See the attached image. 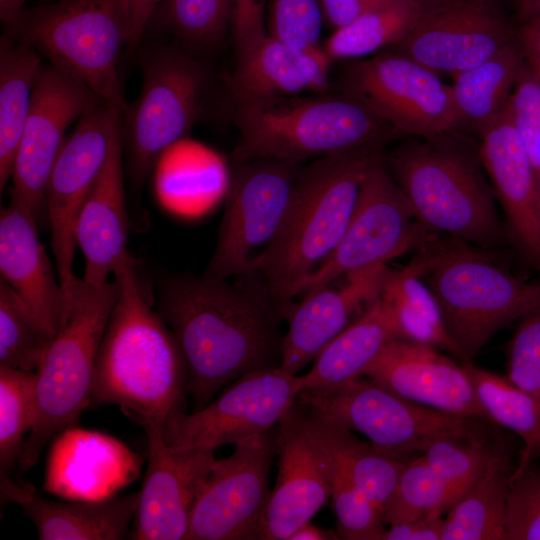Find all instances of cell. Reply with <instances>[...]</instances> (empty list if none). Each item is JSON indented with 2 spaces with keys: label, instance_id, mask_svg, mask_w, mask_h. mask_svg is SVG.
<instances>
[{
  "label": "cell",
  "instance_id": "6da1fadb",
  "mask_svg": "<svg viewBox=\"0 0 540 540\" xmlns=\"http://www.w3.org/2000/svg\"><path fill=\"white\" fill-rule=\"evenodd\" d=\"M226 279L203 275L161 280L154 306L175 334L187 366L186 392L195 410L246 373L280 367L282 309L253 275Z\"/></svg>",
  "mask_w": 540,
  "mask_h": 540
},
{
  "label": "cell",
  "instance_id": "7a4b0ae2",
  "mask_svg": "<svg viewBox=\"0 0 540 540\" xmlns=\"http://www.w3.org/2000/svg\"><path fill=\"white\" fill-rule=\"evenodd\" d=\"M113 276L119 293L98 348L91 403L119 406L144 430L163 429L186 392V361L134 257Z\"/></svg>",
  "mask_w": 540,
  "mask_h": 540
},
{
  "label": "cell",
  "instance_id": "3957f363",
  "mask_svg": "<svg viewBox=\"0 0 540 540\" xmlns=\"http://www.w3.org/2000/svg\"><path fill=\"white\" fill-rule=\"evenodd\" d=\"M418 222L431 234L495 250L508 239L479 142L448 131L408 140L384 156Z\"/></svg>",
  "mask_w": 540,
  "mask_h": 540
},
{
  "label": "cell",
  "instance_id": "277c9868",
  "mask_svg": "<svg viewBox=\"0 0 540 540\" xmlns=\"http://www.w3.org/2000/svg\"><path fill=\"white\" fill-rule=\"evenodd\" d=\"M382 149L336 153L300 169L282 227L252 273L283 315L293 303L297 285L315 273L341 241L364 177Z\"/></svg>",
  "mask_w": 540,
  "mask_h": 540
},
{
  "label": "cell",
  "instance_id": "5b68a950",
  "mask_svg": "<svg viewBox=\"0 0 540 540\" xmlns=\"http://www.w3.org/2000/svg\"><path fill=\"white\" fill-rule=\"evenodd\" d=\"M467 245L429 240L411 261L435 297L463 363L499 330L540 310L539 284L515 277Z\"/></svg>",
  "mask_w": 540,
  "mask_h": 540
},
{
  "label": "cell",
  "instance_id": "8992f818",
  "mask_svg": "<svg viewBox=\"0 0 540 540\" xmlns=\"http://www.w3.org/2000/svg\"><path fill=\"white\" fill-rule=\"evenodd\" d=\"M237 163L310 158L381 146L402 136L358 100L342 94L298 96L237 103Z\"/></svg>",
  "mask_w": 540,
  "mask_h": 540
},
{
  "label": "cell",
  "instance_id": "52a82bcc",
  "mask_svg": "<svg viewBox=\"0 0 540 540\" xmlns=\"http://www.w3.org/2000/svg\"><path fill=\"white\" fill-rule=\"evenodd\" d=\"M119 284L101 286L76 278L66 320L50 341L36 371V414L18 459L22 472L33 467L45 446L76 427L91 404L95 361Z\"/></svg>",
  "mask_w": 540,
  "mask_h": 540
},
{
  "label": "cell",
  "instance_id": "ba28073f",
  "mask_svg": "<svg viewBox=\"0 0 540 540\" xmlns=\"http://www.w3.org/2000/svg\"><path fill=\"white\" fill-rule=\"evenodd\" d=\"M6 26L11 37L125 111L117 63L131 36L122 0H57L25 8Z\"/></svg>",
  "mask_w": 540,
  "mask_h": 540
},
{
  "label": "cell",
  "instance_id": "9c48e42d",
  "mask_svg": "<svg viewBox=\"0 0 540 540\" xmlns=\"http://www.w3.org/2000/svg\"><path fill=\"white\" fill-rule=\"evenodd\" d=\"M297 399L364 435L376 449L401 457L423 452L440 439L488 438L487 424L491 423L409 401L365 376L334 388L302 390Z\"/></svg>",
  "mask_w": 540,
  "mask_h": 540
},
{
  "label": "cell",
  "instance_id": "30bf717a",
  "mask_svg": "<svg viewBox=\"0 0 540 540\" xmlns=\"http://www.w3.org/2000/svg\"><path fill=\"white\" fill-rule=\"evenodd\" d=\"M141 68L140 93L122 118V143L136 189L159 157L188 135L201 113L206 84L198 63L167 46L143 51Z\"/></svg>",
  "mask_w": 540,
  "mask_h": 540
},
{
  "label": "cell",
  "instance_id": "8fae6325",
  "mask_svg": "<svg viewBox=\"0 0 540 540\" xmlns=\"http://www.w3.org/2000/svg\"><path fill=\"white\" fill-rule=\"evenodd\" d=\"M432 236L416 219L382 153L364 177L341 241L327 261L297 285L294 299L352 272L419 250Z\"/></svg>",
  "mask_w": 540,
  "mask_h": 540
},
{
  "label": "cell",
  "instance_id": "7c38bea8",
  "mask_svg": "<svg viewBox=\"0 0 540 540\" xmlns=\"http://www.w3.org/2000/svg\"><path fill=\"white\" fill-rule=\"evenodd\" d=\"M214 253L205 275H252L276 239L294 192L299 163L266 159L238 163Z\"/></svg>",
  "mask_w": 540,
  "mask_h": 540
},
{
  "label": "cell",
  "instance_id": "4fadbf2b",
  "mask_svg": "<svg viewBox=\"0 0 540 540\" xmlns=\"http://www.w3.org/2000/svg\"><path fill=\"white\" fill-rule=\"evenodd\" d=\"M122 118L119 105L94 94L65 138L47 181L45 203L51 246L68 310L76 279L72 271L76 219L122 128Z\"/></svg>",
  "mask_w": 540,
  "mask_h": 540
},
{
  "label": "cell",
  "instance_id": "5bb4252c",
  "mask_svg": "<svg viewBox=\"0 0 540 540\" xmlns=\"http://www.w3.org/2000/svg\"><path fill=\"white\" fill-rule=\"evenodd\" d=\"M344 94L358 100L402 136L430 138L457 130L451 87L438 74L387 51L347 66Z\"/></svg>",
  "mask_w": 540,
  "mask_h": 540
},
{
  "label": "cell",
  "instance_id": "9a60e30c",
  "mask_svg": "<svg viewBox=\"0 0 540 540\" xmlns=\"http://www.w3.org/2000/svg\"><path fill=\"white\" fill-rule=\"evenodd\" d=\"M299 376L280 367L258 369L229 384L205 407L185 413L178 406L163 428L172 449L215 450L277 427L299 394Z\"/></svg>",
  "mask_w": 540,
  "mask_h": 540
},
{
  "label": "cell",
  "instance_id": "2e32d148",
  "mask_svg": "<svg viewBox=\"0 0 540 540\" xmlns=\"http://www.w3.org/2000/svg\"><path fill=\"white\" fill-rule=\"evenodd\" d=\"M278 429L244 439L216 460L193 504L185 540L259 539Z\"/></svg>",
  "mask_w": 540,
  "mask_h": 540
},
{
  "label": "cell",
  "instance_id": "e0dca14e",
  "mask_svg": "<svg viewBox=\"0 0 540 540\" xmlns=\"http://www.w3.org/2000/svg\"><path fill=\"white\" fill-rule=\"evenodd\" d=\"M517 33L495 0H443L389 51L453 77L488 59Z\"/></svg>",
  "mask_w": 540,
  "mask_h": 540
},
{
  "label": "cell",
  "instance_id": "ac0fdd59",
  "mask_svg": "<svg viewBox=\"0 0 540 540\" xmlns=\"http://www.w3.org/2000/svg\"><path fill=\"white\" fill-rule=\"evenodd\" d=\"M93 95L80 80L42 63L14 164L10 196L26 204L37 223L46 213L45 189L66 130L80 118Z\"/></svg>",
  "mask_w": 540,
  "mask_h": 540
},
{
  "label": "cell",
  "instance_id": "d6986e66",
  "mask_svg": "<svg viewBox=\"0 0 540 540\" xmlns=\"http://www.w3.org/2000/svg\"><path fill=\"white\" fill-rule=\"evenodd\" d=\"M145 432L148 466L130 538L185 540L193 504L216 461L214 450L172 449L164 441L163 429Z\"/></svg>",
  "mask_w": 540,
  "mask_h": 540
},
{
  "label": "cell",
  "instance_id": "ffe728a7",
  "mask_svg": "<svg viewBox=\"0 0 540 540\" xmlns=\"http://www.w3.org/2000/svg\"><path fill=\"white\" fill-rule=\"evenodd\" d=\"M479 137L481 160L504 213L509 241L540 270V183L528 150L505 109Z\"/></svg>",
  "mask_w": 540,
  "mask_h": 540
},
{
  "label": "cell",
  "instance_id": "44dd1931",
  "mask_svg": "<svg viewBox=\"0 0 540 540\" xmlns=\"http://www.w3.org/2000/svg\"><path fill=\"white\" fill-rule=\"evenodd\" d=\"M438 350L425 344L393 339L362 376L420 405L491 422L476 396L465 365Z\"/></svg>",
  "mask_w": 540,
  "mask_h": 540
},
{
  "label": "cell",
  "instance_id": "7402d4cb",
  "mask_svg": "<svg viewBox=\"0 0 540 540\" xmlns=\"http://www.w3.org/2000/svg\"><path fill=\"white\" fill-rule=\"evenodd\" d=\"M278 456L259 540H288L331 498L328 459L303 427L296 401L278 425Z\"/></svg>",
  "mask_w": 540,
  "mask_h": 540
},
{
  "label": "cell",
  "instance_id": "603a6c76",
  "mask_svg": "<svg viewBox=\"0 0 540 540\" xmlns=\"http://www.w3.org/2000/svg\"><path fill=\"white\" fill-rule=\"evenodd\" d=\"M31 209L10 197L0 215V273L37 322L53 338L68 314V304L38 235Z\"/></svg>",
  "mask_w": 540,
  "mask_h": 540
},
{
  "label": "cell",
  "instance_id": "cb8c5ba5",
  "mask_svg": "<svg viewBox=\"0 0 540 540\" xmlns=\"http://www.w3.org/2000/svg\"><path fill=\"white\" fill-rule=\"evenodd\" d=\"M386 264L373 265L346 275L340 287L325 286L291 303L284 311L288 330L282 340L280 368L297 373L349 324L363 303L380 291Z\"/></svg>",
  "mask_w": 540,
  "mask_h": 540
},
{
  "label": "cell",
  "instance_id": "d4e9b609",
  "mask_svg": "<svg viewBox=\"0 0 540 540\" xmlns=\"http://www.w3.org/2000/svg\"><path fill=\"white\" fill-rule=\"evenodd\" d=\"M122 155L121 128L75 223V242L85 260L82 279L93 286L108 282L120 264L131 255L127 249L129 219Z\"/></svg>",
  "mask_w": 540,
  "mask_h": 540
},
{
  "label": "cell",
  "instance_id": "484cf974",
  "mask_svg": "<svg viewBox=\"0 0 540 540\" xmlns=\"http://www.w3.org/2000/svg\"><path fill=\"white\" fill-rule=\"evenodd\" d=\"M57 440L45 476V488L51 493L78 500L104 499L138 473V456L109 436L74 427Z\"/></svg>",
  "mask_w": 540,
  "mask_h": 540
},
{
  "label": "cell",
  "instance_id": "4316f807",
  "mask_svg": "<svg viewBox=\"0 0 540 540\" xmlns=\"http://www.w3.org/2000/svg\"><path fill=\"white\" fill-rule=\"evenodd\" d=\"M331 61L319 45L299 48L268 33L238 54L231 88L237 103L323 92Z\"/></svg>",
  "mask_w": 540,
  "mask_h": 540
},
{
  "label": "cell",
  "instance_id": "83f0119b",
  "mask_svg": "<svg viewBox=\"0 0 540 540\" xmlns=\"http://www.w3.org/2000/svg\"><path fill=\"white\" fill-rule=\"evenodd\" d=\"M1 495L17 503L34 524L41 540H120L135 517L139 493L99 500L57 502L14 483L1 473Z\"/></svg>",
  "mask_w": 540,
  "mask_h": 540
},
{
  "label": "cell",
  "instance_id": "f1b7e54d",
  "mask_svg": "<svg viewBox=\"0 0 540 540\" xmlns=\"http://www.w3.org/2000/svg\"><path fill=\"white\" fill-rule=\"evenodd\" d=\"M396 338L394 316L378 295L316 355L311 369L299 376V392L338 387L362 376L385 345Z\"/></svg>",
  "mask_w": 540,
  "mask_h": 540
},
{
  "label": "cell",
  "instance_id": "f546056e",
  "mask_svg": "<svg viewBox=\"0 0 540 540\" xmlns=\"http://www.w3.org/2000/svg\"><path fill=\"white\" fill-rule=\"evenodd\" d=\"M296 406L302 425L312 440L381 513L410 458L376 449L371 443L358 439L351 430L314 412L298 399Z\"/></svg>",
  "mask_w": 540,
  "mask_h": 540
},
{
  "label": "cell",
  "instance_id": "4dcf8cb0",
  "mask_svg": "<svg viewBox=\"0 0 540 540\" xmlns=\"http://www.w3.org/2000/svg\"><path fill=\"white\" fill-rule=\"evenodd\" d=\"M516 464L499 444L478 481L448 510L442 540H507V501Z\"/></svg>",
  "mask_w": 540,
  "mask_h": 540
},
{
  "label": "cell",
  "instance_id": "1f68e13d",
  "mask_svg": "<svg viewBox=\"0 0 540 540\" xmlns=\"http://www.w3.org/2000/svg\"><path fill=\"white\" fill-rule=\"evenodd\" d=\"M523 63L516 37L480 64L453 76L450 87L459 131L479 135L502 113Z\"/></svg>",
  "mask_w": 540,
  "mask_h": 540
},
{
  "label": "cell",
  "instance_id": "d6a6232c",
  "mask_svg": "<svg viewBox=\"0 0 540 540\" xmlns=\"http://www.w3.org/2000/svg\"><path fill=\"white\" fill-rule=\"evenodd\" d=\"M31 45L8 33L0 41V191L12 178L42 61Z\"/></svg>",
  "mask_w": 540,
  "mask_h": 540
},
{
  "label": "cell",
  "instance_id": "836d02e7",
  "mask_svg": "<svg viewBox=\"0 0 540 540\" xmlns=\"http://www.w3.org/2000/svg\"><path fill=\"white\" fill-rule=\"evenodd\" d=\"M379 297L390 308L400 339L446 350L458 358L439 305L411 262L398 270L386 268Z\"/></svg>",
  "mask_w": 540,
  "mask_h": 540
},
{
  "label": "cell",
  "instance_id": "e575fe53",
  "mask_svg": "<svg viewBox=\"0 0 540 540\" xmlns=\"http://www.w3.org/2000/svg\"><path fill=\"white\" fill-rule=\"evenodd\" d=\"M434 4L420 0H382L334 30L324 50L333 61L359 58L390 47L405 37Z\"/></svg>",
  "mask_w": 540,
  "mask_h": 540
},
{
  "label": "cell",
  "instance_id": "d590c367",
  "mask_svg": "<svg viewBox=\"0 0 540 540\" xmlns=\"http://www.w3.org/2000/svg\"><path fill=\"white\" fill-rule=\"evenodd\" d=\"M463 364L489 420L522 440L523 448L514 473L519 472L540 453V402L506 376L477 367L472 362Z\"/></svg>",
  "mask_w": 540,
  "mask_h": 540
},
{
  "label": "cell",
  "instance_id": "8d00e7d4",
  "mask_svg": "<svg viewBox=\"0 0 540 540\" xmlns=\"http://www.w3.org/2000/svg\"><path fill=\"white\" fill-rule=\"evenodd\" d=\"M454 503L450 488L421 455L408 460L381 516L389 526L429 515H443Z\"/></svg>",
  "mask_w": 540,
  "mask_h": 540
},
{
  "label": "cell",
  "instance_id": "74e56055",
  "mask_svg": "<svg viewBox=\"0 0 540 540\" xmlns=\"http://www.w3.org/2000/svg\"><path fill=\"white\" fill-rule=\"evenodd\" d=\"M52 338L0 278V367L37 371Z\"/></svg>",
  "mask_w": 540,
  "mask_h": 540
},
{
  "label": "cell",
  "instance_id": "f35d334b",
  "mask_svg": "<svg viewBox=\"0 0 540 540\" xmlns=\"http://www.w3.org/2000/svg\"><path fill=\"white\" fill-rule=\"evenodd\" d=\"M36 371L0 367V466L8 473L18 459L24 435L36 414Z\"/></svg>",
  "mask_w": 540,
  "mask_h": 540
},
{
  "label": "cell",
  "instance_id": "ab89813d",
  "mask_svg": "<svg viewBox=\"0 0 540 540\" xmlns=\"http://www.w3.org/2000/svg\"><path fill=\"white\" fill-rule=\"evenodd\" d=\"M495 448L488 438H445L433 442L422 455L450 488L456 502L482 476Z\"/></svg>",
  "mask_w": 540,
  "mask_h": 540
},
{
  "label": "cell",
  "instance_id": "60d3db41",
  "mask_svg": "<svg viewBox=\"0 0 540 540\" xmlns=\"http://www.w3.org/2000/svg\"><path fill=\"white\" fill-rule=\"evenodd\" d=\"M158 8L166 27L201 47L220 43L231 20L230 0H163Z\"/></svg>",
  "mask_w": 540,
  "mask_h": 540
},
{
  "label": "cell",
  "instance_id": "b9f144b4",
  "mask_svg": "<svg viewBox=\"0 0 540 540\" xmlns=\"http://www.w3.org/2000/svg\"><path fill=\"white\" fill-rule=\"evenodd\" d=\"M327 459L339 538L381 540L386 525L380 511L337 464Z\"/></svg>",
  "mask_w": 540,
  "mask_h": 540
},
{
  "label": "cell",
  "instance_id": "7bdbcfd3",
  "mask_svg": "<svg viewBox=\"0 0 540 540\" xmlns=\"http://www.w3.org/2000/svg\"><path fill=\"white\" fill-rule=\"evenodd\" d=\"M506 527L507 540H540V466L534 460L512 476Z\"/></svg>",
  "mask_w": 540,
  "mask_h": 540
},
{
  "label": "cell",
  "instance_id": "ee69618b",
  "mask_svg": "<svg viewBox=\"0 0 540 540\" xmlns=\"http://www.w3.org/2000/svg\"><path fill=\"white\" fill-rule=\"evenodd\" d=\"M506 377L540 402V310L520 319L507 347Z\"/></svg>",
  "mask_w": 540,
  "mask_h": 540
},
{
  "label": "cell",
  "instance_id": "f6af8a7d",
  "mask_svg": "<svg viewBox=\"0 0 540 540\" xmlns=\"http://www.w3.org/2000/svg\"><path fill=\"white\" fill-rule=\"evenodd\" d=\"M323 20L319 0H270L268 33L292 46L318 45Z\"/></svg>",
  "mask_w": 540,
  "mask_h": 540
},
{
  "label": "cell",
  "instance_id": "bcb514c9",
  "mask_svg": "<svg viewBox=\"0 0 540 540\" xmlns=\"http://www.w3.org/2000/svg\"><path fill=\"white\" fill-rule=\"evenodd\" d=\"M509 108L540 183V73L525 60L509 98Z\"/></svg>",
  "mask_w": 540,
  "mask_h": 540
},
{
  "label": "cell",
  "instance_id": "7dc6e473",
  "mask_svg": "<svg viewBox=\"0 0 540 540\" xmlns=\"http://www.w3.org/2000/svg\"><path fill=\"white\" fill-rule=\"evenodd\" d=\"M231 20L237 54L268 34L265 26L266 0H230Z\"/></svg>",
  "mask_w": 540,
  "mask_h": 540
},
{
  "label": "cell",
  "instance_id": "c3c4849f",
  "mask_svg": "<svg viewBox=\"0 0 540 540\" xmlns=\"http://www.w3.org/2000/svg\"><path fill=\"white\" fill-rule=\"evenodd\" d=\"M443 526V515H429L389 525L381 540H442Z\"/></svg>",
  "mask_w": 540,
  "mask_h": 540
},
{
  "label": "cell",
  "instance_id": "681fc988",
  "mask_svg": "<svg viewBox=\"0 0 540 540\" xmlns=\"http://www.w3.org/2000/svg\"><path fill=\"white\" fill-rule=\"evenodd\" d=\"M382 0H319L323 19L337 30L371 9Z\"/></svg>",
  "mask_w": 540,
  "mask_h": 540
},
{
  "label": "cell",
  "instance_id": "f907efd6",
  "mask_svg": "<svg viewBox=\"0 0 540 540\" xmlns=\"http://www.w3.org/2000/svg\"><path fill=\"white\" fill-rule=\"evenodd\" d=\"M163 0H122L130 27V45H137L148 22Z\"/></svg>",
  "mask_w": 540,
  "mask_h": 540
},
{
  "label": "cell",
  "instance_id": "816d5d0a",
  "mask_svg": "<svg viewBox=\"0 0 540 540\" xmlns=\"http://www.w3.org/2000/svg\"><path fill=\"white\" fill-rule=\"evenodd\" d=\"M517 37L525 62L540 73V16L525 21Z\"/></svg>",
  "mask_w": 540,
  "mask_h": 540
},
{
  "label": "cell",
  "instance_id": "f5cc1de1",
  "mask_svg": "<svg viewBox=\"0 0 540 540\" xmlns=\"http://www.w3.org/2000/svg\"><path fill=\"white\" fill-rule=\"evenodd\" d=\"M339 539V535L323 530L309 522L296 529L288 540H332Z\"/></svg>",
  "mask_w": 540,
  "mask_h": 540
},
{
  "label": "cell",
  "instance_id": "db71d44e",
  "mask_svg": "<svg viewBox=\"0 0 540 540\" xmlns=\"http://www.w3.org/2000/svg\"><path fill=\"white\" fill-rule=\"evenodd\" d=\"M27 0H0V17L1 20L9 25L12 23L25 9L24 5Z\"/></svg>",
  "mask_w": 540,
  "mask_h": 540
},
{
  "label": "cell",
  "instance_id": "11a10c76",
  "mask_svg": "<svg viewBox=\"0 0 540 540\" xmlns=\"http://www.w3.org/2000/svg\"><path fill=\"white\" fill-rule=\"evenodd\" d=\"M518 6L524 22L540 16V0H518Z\"/></svg>",
  "mask_w": 540,
  "mask_h": 540
},
{
  "label": "cell",
  "instance_id": "9f6ffc18",
  "mask_svg": "<svg viewBox=\"0 0 540 540\" xmlns=\"http://www.w3.org/2000/svg\"><path fill=\"white\" fill-rule=\"evenodd\" d=\"M420 1H424V2H427V3H437V2H441L443 0H420Z\"/></svg>",
  "mask_w": 540,
  "mask_h": 540
},
{
  "label": "cell",
  "instance_id": "6f0895ef",
  "mask_svg": "<svg viewBox=\"0 0 540 540\" xmlns=\"http://www.w3.org/2000/svg\"><path fill=\"white\" fill-rule=\"evenodd\" d=\"M538 458H540V453H539V455H538Z\"/></svg>",
  "mask_w": 540,
  "mask_h": 540
}]
</instances>
